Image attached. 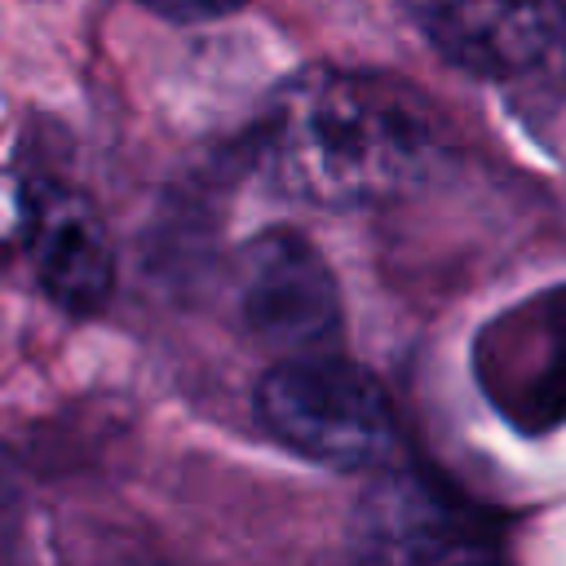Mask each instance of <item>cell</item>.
<instances>
[{
    "instance_id": "7a4b0ae2",
    "label": "cell",
    "mask_w": 566,
    "mask_h": 566,
    "mask_svg": "<svg viewBox=\"0 0 566 566\" xmlns=\"http://www.w3.org/2000/svg\"><path fill=\"white\" fill-rule=\"evenodd\" d=\"M252 402L265 433L314 464L367 469L394 447V407L380 380L327 349L279 358Z\"/></svg>"
},
{
    "instance_id": "6da1fadb",
    "label": "cell",
    "mask_w": 566,
    "mask_h": 566,
    "mask_svg": "<svg viewBox=\"0 0 566 566\" xmlns=\"http://www.w3.org/2000/svg\"><path fill=\"white\" fill-rule=\"evenodd\" d=\"M438 159L429 115L394 84L354 71L283 80L256 119V164L274 190L318 208L407 195Z\"/></svg>"
},
{
    "instance_id": "3957f363",
    "label": "cell",
    "mask_w": 566,
    "mask_h": 566,
    "mask_svg": "<svg viewBox=\"0 0 566 566\" xmlns=\"http://www.w3.org/2000/svg\"><path fill=\"white\" fill-rule=\"evenodd\" d=\"M473 376L513 429L566 424V283L500 310L473 336Z\"/></svg>"
},
{
    "instance_id": "9c48e42d",
    "label": "cell",
    "mask_w": 566,
    "mask_h": 566,
    "mask_svg": "<svg viewBox=\"0 0 566 566\" xmlns=\"http://www.w3.org/2000/svg\"><path fill=\"white\" fill-rule=\"evenodd\" d=\"M142 4L168 22H212L239 13L248 0H142Z\"/></svg>"
},
{
    "instance_id": "277c9868",
    "label": "cell",
    "mask_w": 566,
    "mask_h": 566,
    "mask_svg": "<svg viewBox=\"0 0 566 566\" xmlns=\"http://www.w3.org/2000/svg\"><path fill=\"white\" fill-rule=\"evenodd\" d=\"M234 314L279 358L310 354L327 349L340 332V287L310 239L270 230L234 261Z\"/></svg>"
},
{
    "instance_id": "5b68a950",
    "label": "cell",
    "mask_w": 566,
    "mask_h": 566,
    "mask_svg": "<svg viewBox=\"0 0 566 566\" xmlns=\"http://www.w3.org/2000/svg\"><path fill=\"white\" fill-rule=\"evenodd\" d=\"M22 221L40 287L71 314H97L115 287V248L93 199L66 181L35 177L22 186Z\"/></svg>"
},
{
    "instance_id": "52a82bcc",
    "label": "cell",
    "mask_w": 566,
    "mask_h": 566,
    "mask_svg": "<svg viewBox=\"0 0 566 566\" xmlns=\"http://www.w3.org/2000/svg\"><path fill=\"white\" fill-rule=\"evenodd\" d=\"M429 44L473 75H522L553 40L548 0H411Z\"/></svg>"
},
{
    "instance_id": "8992f818",
    "label": "cell",
    "mask_w": 566,
    "mask_h": 566,
    "mask_svg": "<svg viewBox=\"0 0 566 566\" xmlns=\"http://www.w3.org/2000/svg\"><path fill=\"white\" fill-rule=\"evenodd\" d=\"M486 535L491 531H482V522L464 504L447 500L433 482H424L416 473H394V478L376 482V491H367L358 522H354L358 553L394 557V562L491 557L495 544Z\"/></svg>"
},
{
    "instance_id": "ba28073f",
    "label": "cell",
    "mask_w": 566,
    "mask_h": 566,
    "mask_svg": "<svg viewBox=\"0 0 566 566\" xmlns=\"http://www.w3.org/2000/svg\"><path fill=\"white\" fill-rule=\"evenodd\" d=\"M18 531H22V478L13 455L0 447V557L13 553Z\"/></svg>"
},
{
    "instance_id": "30bf717a",
    "label": "cell",
    "mask_w": 566,
    "mask_h": 566,
    "mask_svg": "<svg viewBox=\"0 0 566 566\" xmlns=\"http://www.w3.org/2000/svg\"><path fill=\"white\" fill-rule=\"evenodd\" d=\"M548 9H553V18H557L562 31H566V0H548Z\"/></svg>"
}]
</instances>
